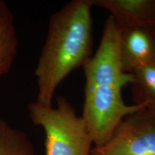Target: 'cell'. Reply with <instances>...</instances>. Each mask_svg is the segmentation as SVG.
<instances>
[{"instance_id":"6da1fadb","label":"cell","mask_w":155,"mask_h":155,"mask_svg":"<svg viewBox=\"0 0 155 155\" xmlns=\"http://www.w3.org/2000/svg\"><path fill=\"white\" fill-rule=\"evenodd\" d=\"M119 28L111 16L106 19L102 38L94 55L83 64L86 84L83 117L94 147L111 138L127 116L147 107V104L127 105L122 91L134 81L122 70L119 54Z\"/></svg>"},{"instance_id":"7a4b0ae2","label":"cell","mask_w":155,"mask_h":155,"mask_svg":"<svg viewBox=\"0 0 155 155\" xmlns=\"http://www.w3.org/2000/svg\"><path fill=\"white\" fill-rule=\"evenodd\" d=\"M92 0H73L50 17L35 71L36 101L51 106L57 88L92 56Z\"/></svg>"},{"instance_id":"3957f363","label":"cell","mask_w":155,"mask_h":155,"mask_svg":"<svg viewBox=\"0 0 155 155\" xmlns=\"http://www.w3.org/2000/svg\"><path fill=\"white\" fill-rule=\"evenodd\" d=\"M28 111L45 134V155H91L94 144L88 127L65 97H58L55 106L35 101Z\"/></svg>"},{"instance_id":"277c9868","label":"cell","mask_w":155,"mask_h":155,"mask_svg":"<svg viewBox=\"0 0 155 155\" xmlns=\"http://www.w3.org/2000/svg\"><path fill=\"white\" fill-rule=\"evenodd\" d=\"M91 155H155V108L127 116L107 142L92 148Z\"/></svg>"},{"instance_id":"5b68a950","label":"cell","mask_w":155,"mask_h":155,"mask_svg":"<svg viewBox=\"0 0 155 155\" xmlns=\"http://www.w3.org/2000/svg\"><path fill=\"white\" fill-rule=\"evenodd\" d=\"M119 54L122 70L127 73L155 61L154 27L119 29Z\"/></svg>"},{"instance_id":"8992f818","label":"cell","mask_w":155,"mask_h":155,"mask_svg":"<svg viewBox=\"0 0 155 155\" xmlns=\"http://www.w3.org/2000/svg\"><path fill=\"white\" fill-rule=\"evenodd\" d=\"M111 14L119 29L155 26V0H92Z\"/></svg>"},{"instance_id":"52a82bcc","label":"cell","mask_w":155,"mask_h":155,"mask_svg":"<svg viewBox=\"0 0 155 155\" xmlns=\"http://www.w3.org/2000/svg\"><path fill=\"white\" fill-rule=\"evenodd\" d=\"M14 15L5 2L0 0V78L12 68L18 50Z\"/></svg>"},{"instance_id":"ba28073f","label":"cell","mask_w":155,"mask_h":155,"mask_svg":"<svg viewBox=\"0 0 155 155\" xmlns=\"http://www.w3.org/2000/svg\"><path fill=\"white\" fill-rule=\"evenodd\" d=\"M131 74L134 78L131 84L134 104L155 108V61L139 67Z\"/></svg>"},{"instance_id":"9c48e42d","label":"cell","mask_w":155,"mask_h":155,"mask_svg":"<svg viewBox=\"0 0 155 155\" xmlns=\"http://www.w3.org/2000/svg\"><path fill=\"white\" fill-rule=\"evenodd\" d=\"M0 155H35L26 134L0 119Z\"/></svg>"},{"instance_id":"30bf717a","label":"cell","mask_w":155,"mask_h":155,"mask_svg":"<svg viewBox=\"0 0 155 155\" xmlns=\"http://www.w3.org/2000/svg\"><path fill=\"white\" fill-rule=\"evenodd\" d=\"M154 32H155V26L154 27Z\"/></svg>"}]
</instances>
